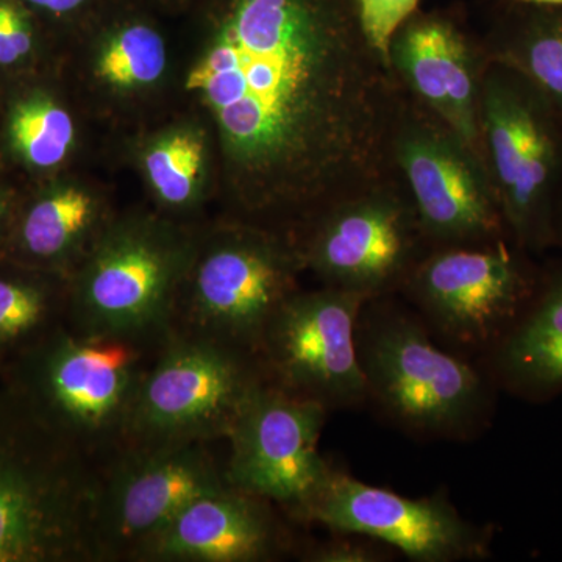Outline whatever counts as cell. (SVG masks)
<instances>
[{
  "instance_id": "cell-2",
  "label": "cell",
  "mask_w": 562,
  "mask_h": 562,
  "mask_svg": "<svg viewBox=\"0 0 562 562\" xmlns=\"http://www.w3.org/2000/svg\"><path fill=\"white\" fill-rule=\"evenodd\" d=\"M101 465L33 412L0 371V562H102Z\"/></svg>"
},
{
  "instance_id": "cell-5",
  "label": "cell",
  "mask_w": 562,
  "mask_h": 562,
  "mask_svg": "<svg viewBox=\"0 0 562 562\" xmlns=\"http://www.w3.org/2000/svg\"><path fill=\"white\" fill-rule=\"evenodd\" d=\"M303 271L297 244L288 233L235 217L198 228L169 331L257 357L269 321L299 291Z\"/></svg>"
},
{
  "instance_id": "cell-16",
  "label": "cell",
  "mask_w": 562,
  "mask_h": 562,
  "mask_svg": "<svg viewBox=\"0 0 562 562\" xmlns=\"http://www.w3.org/2000/svg\"><path fill=\"white\" fill-rule=\"evenodd\" d=\"M390 66L403 91L457 133L484 165L480 106L490 61L483 43L452 14L419 10L392 36Z\"/></svg>"
},
{
  "instance_id": "cell-12",
  "label": "cell",
  "mask_w": 562,
  "mask_h": 562,
  "mask_svg": "<svg viewBox=\"0 0 562 562\" xmlns=\"http://www.w3.org/2000/svg\"><path fill=\"white\" fill-rule=\"evenodd\" d=\"M368 299L324 286L295 291L277 310L257 358L269 383L327 409L368 401L357 328Z\"/></svg>"
},
{
  "instance_id": "cell-11",
  "label": "cell",
  "mask_w": 562,
  "mask_h": 562,
  "mask_svg": "<svg viewBox=\"0 0 562 562\" xmlns=\"http://www.w3.org/2000/svg\"><path fill=\"white\" fill-rule=\"evenodd\" d=\"M232 486L209 442L128 443L101 468L95 539L102 562L136 552L203 495Z\"/></svg>"
},
{
  "instance_id": "cell-13",
  "label": "cell",
  "mask_w": 562,
  "mask_h": 562,
  "mask_svg": "<svg viewBox=\"0 0 562 562\" xmlns=\"http://www.w3.org/2000/svg\"><path fill=\"white\" fill-rule=\"evenodd\" d=\"M535 277L505 239L482 246L435 247L414 266L402 290L453 342H498L536 295Z\"/></svg>"
},
{
  "instance_id": "cell-18",
  "label": "cell",
  "mask_w": 562,
  "mask_h": 562,
  "mask_svg": "<svg viewBox=\"0 0 562 562\" xmlns=\"http://www.w3.org/2000/svg\"><path fill=\"white\" fill-rule=\"evenodd\" d=\"M83 33L88 90L106 103L149 101L169 74V47L149 11L117 0Z\"/></svg>"
},
{
  "instance_id": "cell-27",
  "label": "cell",
  "mask_w": 562,
  "mask_h": 562,
  "mask_svg": "<svg viewBox=\"0 0 562 562\" xmlns=\"http://www.w3.org/2000/svg\"><path fill=\"white\" fill-rule=\"evenodd\" d=\"M333 538L310 546L302 553L310 562H382L390 560V546L361 535L333 532Z\"/></svg>"
},
{
  "instance_id": "cell-3",
  "label": "cell",
  "mask_w": 562,
  "mask_h": 562,
  "mask_svg": "<svg viewBox=\"0 0 562 562\" xmlns=\"http://www.w3.org/2000/svg\"><path fill=\"white\" fill-rule=\"evenodd\" d=\"M160 346L65 322L0 371L44 424L102 468L131 442L140 384Z\"/></svg>"
},
{
  "instance_id": "cell-21",
  "label": "cell",
  "mask_w": 562,
  "mask_h": 562,
  "mask_svg": "<svg viewBox=\"0 0 562 562\" xmlns=\"http://www.w3.org/2000/svg\"><path fill=\"white\" fill-rule=\"evenodd\" d=\"M497 371L525 397L562 392V272L532 297L519 321L498 341Z\"/></svg>"
},
{
  "instance_id": "cell-15",
  "label": "cell",
  "mask_w": 562,
  "mask_h": 562,
  "mask_svg": "<svg viewBox=\"0 0 562 562\" xmlns=\"http://www.w3.org/2000/svg\"><path fill=\"white\" fill-rule=\"evenodd\" d=\"M291 519L368 536L417 562L476 561L490 554L491 531L465 520L446 497H403L336 469Z\"/></svg>"
},
{
  "instance_id": "cell-20",
  "label": "cell",
  "mask_w": 562,
  "mask_h": 562,
  "mask_svg": "<svg viewBox=\"0 0 562 562\" xmlns=\"http://www.w3.org/2000/svg\"><path fill=\"white\" fill-rule=\"evenodd\" d=\"M146 177L158 213L188 222L209 194L211 169L217 172L213 136L199 117L154 133L140 150Z\"/></svg>"
},
{
  "instance_id": "cell-26",
  "label": "cell",
  "mask_w": 562,
  "mask_h": 562,
  "mask_svg": "<svg viewBox=\"0 0 562 562\" xmlns=\"http://www.w3.org/2000/svg\"><path fill=\"white\" fill-rule=\"evenodd\" d=\"M35 44L31 10L20 0H0V66L27 58Z\"/></svg>"
},
{
  "instance_id": "cell-29",
  "label": "cell",
  "mask_w": 562,
  "mask_h": 562,
  "mask_svg": "<svg viewBox=\"0 0 562 562\" xmlns=\"http://www.w3.org/2000/svg\"><path fill=\"white\" fill-rule=\"evenodd\" d=\"M146 2L166 13H183V11L191 10L195 0H146Z\"/></svg>"
},
{
  "instance_id": "cell-24",
  "label": "cell",
  "mask_w": 562,
  "mask_h": 562,
  "mask_svg": "<svg viewBox=\"0 0 562 562\" xmlns=\"http://www.w3.org/2000/svg\"><path fill=\"white\" fill-rule=\"evenodd\" d=\"M9 138L18 155L36 169H55L72 155L77 125L57 99L36 92L10 111Z\"/></svg>"
},
{
  "instance_id": "cell-1",
  "label": "cell",
  "mask_w": 562,
  "mask_h": 562,
  "mask_svg": "<svg viewBox=\"0 0 562 562\" xmlns=\"http://www.w3.org/2000/svg\"><path fill=\"white\" fill-rule=\"evenodd\" d=\"M181 91L213 136L231 217L292 238L397 176L405 91L353 0H195Z\"/></svg>"
},
{
  "instance_id": "cell-32",
  "label": "cell",
  "mask_w": 562,
  "mask_h": 562,
  "mask_svg": "<svg viewBox=\"0 0 562 562\" xmlns=\"http://www.w3.org/2000/svg\"><path fill=\"white\" fill-rule=\"evenodd\" d=\"M557 241L562 243V198L557 210Z\"/></svg>"
},
{
  "instance_id": "cell-8",
  "label": "cell",
  "mask_w": 562,
  "mask_h": 562,
  "mask_svg": "<svg viewBox=\"0 0 562 562\" xmlns=\"http://www.w3.org/2000/svg\"><path fill=\"white\" fill-rule=\"evenodd\" d=\"M265 380L249 351L169 331L140 384L128 443L227 441L244 403Z\"/></svg>"
},
{
  "instance_id": "cell-23",
  "label": "cell",
  "mask_w": 562,
  "mask_h": 562,
  "mask_svg": "<svg viewBox=\"0 0 562 562\" xmlns=\"http://www.w3.org/2000/svg\"><path fill=\"white\" fill-rule=\"evenodd\" d=\"M68 288L57 273L0 276V368L65 324Z\"/></svg>"
},
{
  "instance_id": "cell-17",
  "label": "cell",
  "mask_w": 562,
  "mask_h": 562,
  "mask_svg": "<svg viewBox=\"0 0 562 562\" xmlns=\"http://www.w3.org/2000/svg\"><path fill=\"white\" fill-rule=\"evenodd\" d=\"M273 503L228 486L203 495L144 543L133 562H266L292 539Z\"/></svg>"
},
{
  "instance_id": "cell-7",
  "label": "cell",
  "mask_w": 562,
  "mask_h": 562,
  "mask_svg": "<svg viewBox=\"0 0 562 562\" xmlns=\"http://www.w3.org/2000/svg\"><path fill=\"white\" fill-rule=\"evenodd\" d=\"M357 346L368 397L403 427L453 438L483 419L490 392L482 375L439 349L406 314L366 312L364 306Z\"/></svg>"
},
{
  "instance_id": "cell-14",
  "label": "cell",
  "mask_w": 562,
  "mask_h": 562,
  "mask_svg": "<svg viewBox=\"0 0 562 562\" xmlns=\"http://www.w3.org/2000/svg\"><path fill=\"white\" fill-rule=\"evenodd\" d=\"M328 409L265 380L233 424L228 483L290 514L301 512L331 472L319 452Z\"/></svg>"
},
{
  "instance_id": "cell-6",
  "label": "cell",
  "mask_w": 562,
  "mask_h": 562,
  "mask_svg": "<svg viewBox=\"0 0 562 562\" xmlns=\"http://www.w3.org/2000/svg\"><path fill=\"white\" fill-rule=\"evenodd\" d=\"M562 121L519 74L490 63L484 72L480 138L506 233L524 251L557 243Z\"/></svg>"
},
{
  "instance_id": "cell-4",
  "label": "cell",
  "mask_w": 562,
  "mask_h": 562,
  "mask_svg": "<svg viewBox=\"0 0 562 562\" xmlns=\"http://www.w3.org/2000/svg\"><path fill=\"white\" fill-rule=\"evenodd\" d=\"M198 228L158 211L114 216L69 277L66 322L91 335L165 341Z\"/></svg>"
},
{
  "instance_id": "cell-25",
  "label": "cell",
  "mask_w": 562,
  "mask_h": 562,
  "mask_svg": "<svg viewBox=\"0 0 562 562\" xmlns=\"http://www.w3.org/2000/svg\"><path fill=\"white\" fill-rule=\"evenodd\" d=\"M353 3L369 43L390 65L392 36L420 10V0H353Z\"/></svg>"
},
{
  "instance_id": "cell-22",
  "label": "cell",
  "mask_w": 562,
  "mask_h": 562,
  "mask_svg": "<svg viewBox=\"0 0 562 562\" xmlns=\"http://www.w3.org/2000/svg\"><path fill=\"white\" fill-rule=\"evenodd\" d=\"M520 5L484 41L487 61L519 74L562 121V7Z\"/></svg>"
},
{
  "instance_id": "cell-9",
  "label": "cell",
  "mask_w": 562,
  "mask_h": 562,
  "mask_svg": "<svg viewBox=\"0 0 562 562\" xmlns=\"http://www.w3.org/2000/svg\"><path fill=\"white\" fill-rule=\"evenodd\" d=\"M294 241L305 271L368 301L401 290L427 244L398 173L336 202Z\"/></svg>"
},
{
  "instance_id": "cell-28",
  "label": "cell",
  "mask_w": 562,
  "mask_h": 562,
  "mask_svg": "<svg viewBox=\"0 0 562 562\" xmlns=\"http://www.w3.org/2000/svg\"><path fill=\"white\" fill-rule=\"evenodd\" d=\"M29 10L58 22H68L77 31L85 32L99 20L117 0H20Z\"/></svg>"
},
{
  "instance_id": "cell-30",
  "label": "cell",
  "mask_w": 562,
  "mask_h": 562,
  "mask_svg": "<svg viewBox=\"0 0 562 562\" xmlns=\"http://www.w3.org/2000/svg\"><path fill=\"white\" fill-rule=\"evenodd\" d=\"M7 220H9V205L0 195V241H2L3 232H5Z\"/></svg>"
},
{
  "instance_id": "cell-10",
  "label": "cell",
  "mask_w": 562,
  "mask_h": 562,
  "mask_svg": "<svg viewBox=\"0 0 562 562\" xmlns=\"http://www.w3.org/2000/svg\"><path fill=\"white\" fill-rule=\"evenodd\" d=\"M391 155L428 244L482 246L505 238V222L483 161L406 92Z\"/></svg>"
},
{
  "instance_id": "cell-19",
  "label": "cell",
  "mask_w": 562,
  "mask_h": 562,
  "mask_svg": "<svg viewBox=\"0 0 562 562\" xmlns=\"http://www.w3.org/2000/svg\"><path fill=\"white\" fill-rule=\"evenodd\" d=\"M113 220L98 191L85 183L58 184L21 214L14 246L32 269L69 279Z\"/></svg>"
},
{
  "instance_id": "cell-31",
  "label": "cell",
  "mask_w": 562,
  "mask_h": 562,
  "mask_svg": "<svg viewBox=\"0 0 562 562\" xmlns=\"http://www.w3.org/2000/svg\"><path fill=\"white\" fill-rule=\"evenodd\" d=\"M524 5L562 7V0H516Z\"/></svg>"
}]
</instances>
